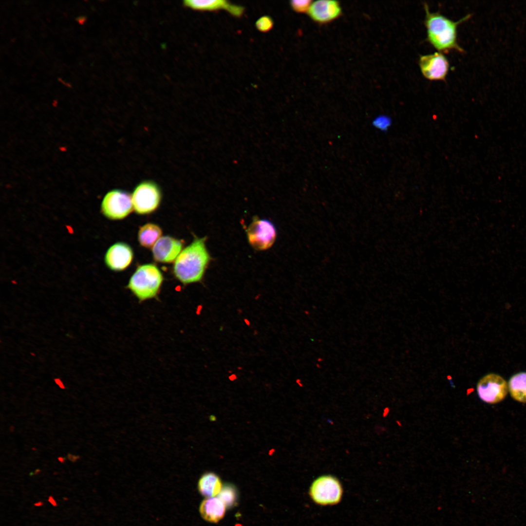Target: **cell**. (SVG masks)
I'll list each match as a JSON object with an SVG mask.
<instances>
[{
  "instance_id": "cell-1",
  "label": "cell",
  "mask_w": 526,
  "mask_h": 526,
  "mask_svg": "<svg viewBox=\"0 0 526 526\" xmlns=\"http://www.w3.org/2000/svg\"><path fill=\"white\" fill-rule=\"evenodd\" d=\"M423 5L428 42L440 53H448L454 50L463 53L464 50L457 41V28L461 23L470 19L471 15L454 21L439 12H431L426 3Z\"/></svg>"
},
{
  "instance_id": "cell-2",
  "label": "cell",
  "mask_w": 526,
  "mask_h": 526,
  "mask_svg": "<svg viewBox=\"0 0 526 526\" xmlns=\"http://www.w3.org/2000/svg\"><path fill=\"white\" fill-rule=\"evenodd\" d=\"M207 238H194L176 258L173 272L176 278L184 284L201 281L211 260L207 248Z\"/></svg>"
},
{
  "instance_id": "cell-3",
  "label": "cell",
  "mask_w": 526,
  "mask_h": 526,
  "mask_svg": "<svg viewBox=\"0 0 526 526\" xmlns=\"http://www.w3.org/2000/svg\"><path fill=\"white\" fill-rule=\"evenodd\" d=\"M163 277L159 269L152 264L139 266L131 277L127 288L140 303L156 298L160 291Z\"/></svg>"
},
{
  "instance_id": "cell-4",
  "label": "cell",
  "mask_w": 526,
  "mask_h": 526,
  "mask_svg": "<svg viewBox=\"0 0 526 526\" xmlns=\"http://www.w3.org/2000/svg\"><path fill=\"white\" fill-rule=\"evenodd\" d=\"M132 197L135 212L139 214H149L159 207L162 199V190L155 181L146 180L135 186Z\"/></svg>"
},
{
  "instance_id": "cell-5",
  "label": "cell",
  "mask_w": 526,
  "mask_h": 526,
  "mask_svg": "<svg viewBox=\"0 0 526 526\" xmlns=\"http://www.w3.org/2000/svg\"><path fill=\"white\" fill-rule=\"evenodd\" d=\"M309 494L314 502L322 505L339 503L342 495V488L338 479L331 475L319 477L312 483Z\"/></svg>"
},
{
  "instance_id": "cell-6",
  "label": "cell",
  "mask_w": 526,
  "mask_h": 526,
  "mask_svg": "<svg viewBox=\"0 0 526 526\" xmlns=\"http://www.w3.org/2000/svg\"><path fill=\"white\" fill-rule=\"evenodd\" d=\"M133 208L131 194L121 189H114L108 192L103 197L101 205L103 214L112 220L125 218Z\"/></svg>"
},
{
  "instance_id": "cell-7",
  "label": "cell",
  "mask_w": 526,
  "mask_h": 526,
  "mask_svg": "<svg viewBox=\"0 0 526 526\" xmlns=\"http://www.w3.org/2000/svg\"><path fill=\"white\" fill-rule=\"evenodd\" d=\"M248 242L255 250L262 251L270 248L277 237V230L269 220L254 217L247 229Z\"/></svg>"
},
{
  "instance_id": "cell-8",
  "label": "cell",
  "mask_w": 526,
  "mask_h": 526,
  "mask_svg": "<svg viewBox=\"0 0 526 526\" xmlns=\"http://www.w3.org/2000/svg\"><path fill=\"white\" fill-rule=\"evenodd\" d=\"M476 390L478 396L484 402L496 404L502 401L508 391V384L501 376L490 373L478 382Z\"/></svg>"
},
{
  "instance_id": "cell-9",
  "label": "cell",
  "mask_w": 526,
  "mask_h": 526,
  "mask_svg": "<svg viewBox=\"0 0 526 526\" xmlns=\"http://www.w3.org/2000/svg\"><path fill=\"white\" fill-rule=\"evenodd\" d=\"M418 65L423 76L431 81H445L450 68L448 59L440 52L420 56Z\"/></svg>"
},
{
  "instance_id": "cell-10",
  "label": "cell",
  "mask_w": 526,
  "mask_h": 526,
  "mask_svg": "<svg viewBox=\"0 0 526 526\" xmlns=\"http://www.w3.org/2000/svg\"><path fill=\"white\" fill-rule=\"evenodd\" d=\"M307 13L313 21L323 24L338 19L342 14V9L338 1L318 0L312 1Z\"/></svg>"
},
{
  "instance_id": "cell-11",
  "label": "cell",
  "mask_w": 526,
  "mask_h": 526,
  "mask_svg": "<svg viewBox=\"0 0 526 526\" xmlns=\"http://www.w3.org/2000/svg\"><path fill=\"white\" fill-rule=\"evenodd\" d=\"M132 258L133 252L131 247L123 243H117L107 251L105 263L110 269L121 271L130 264Z\"/></svg>"
},
{
  "instance_id": "cell-12",
  "label": "cell",
  "mask_w": 526,
  "mask_h": 526,
  "mask_svg": "<svg viewBox=\"0 0 526 526\" xmlns=\"http://www.w3.org/2000/svg\"><path fill=\"white\" fill-rule=\"evenodd\" d=\"M182 247L180 241L169 236L162 237L153 246V258L158 262L171 263L179 256Z\"/></svg>"
},
{
  "instance_id": "cell-13",
  "label": "cell",
  "mask_w": 526,
  "mask_h": 526,
  "mask_svg": "<svg viewBox=\"0 0 526 526\" xmlns=\"http://www.w3.org/2000/svg\"><path fill=\"white\" fill-rule=\"evenodd\" d=\"M183 5L199 11L225 10L236 17H241L244 11V7L231 3L225 0H186L183 1Z\"/></svg>"
},
{
  "instance_id": "cell-14",
  "label": "cell",
  "mask_w": 526,
  "mask_h": 526,
  "mask_svg": "<svg viewBox=\"0 0 526 526\" xmlns=\"http://www.w3.org/2000/svg\"><path fill=\"white\" fill-rule=\"evenodd\" d=\"M225 506L218 497L207 498L201 503L199 512L202 517L211 523H217L224 516Z\"/></svg>"
},
{
  "instance_id": "cell-15",
  "label": "cell",
  "mask_w": 526,
  "mask_h": 526,
  "mask_svg": "<svg viewBox=\"0 0 526 526\" xmlns=\"http://www.w3.org/2000/svg\"><path fill=\"white\" fill-rule=\"evenodd\" d=\"M223 487L219 476L213 472L204 474L199 479L198 488L199 492L207 498L214 497L218 495Z\"/></svg>"
},
{
  "instance_id": "cell-16",
  "label": "cell",
  "mask_w": 526,
  "mask_h": 526,
  "mask_svg": "<svg viewBox=\"0 0 526 526\" xmlns=\"http://www.w3.org/2000/svg\"><path fill=\"white\" fill-rule=\"evenodd\" d=\"M508 388L511 396L516 401L526 403V372L518 373L509 378Z\"/></svg>"
},
{
  "instance_id": "cell-17",
  "label": "cell",
  "mask_w": 526,
  "mask_h": 526,
  "mask_svg": "<svg viewBox=\"0 0 526 526\" xmlns=\"http://www.w3.org/2000/svg\"><path fill=\"white\" fill-rule=\"evenodd\" d=\"M162 234V230L158 225L148 223L140 228L138 233V239L142 246L150 248L153 246L160 238Z\"/></svg>"
},
{
  "instance_id": "cell-18",
  "label": "cell",
  "mask_w": 526,
  "mask_h": 526,
  "mask_svg": "<svg viewBox=\"0 0 526 526\" xmlns=\"http://www.w3.org/2000/svg\"><path fill=\"white\" fill-rule=\"evenodd\" d=\"M218 497L224 503L226 507L231 508L237 502V491L233 485L225 484L223 486Z\"/></svg>"
},
{
  "instance_id": "cell-19",
  "label": "cell",
  "mask_w": 526,
  "mask_h": 526,
  "mask_svg": "<svg viewBox=\"0 0 526 526\" xmlns=\"http://www.w3.org/2000/svg\"><path fill=\"white\" fill-rule=\"evenodd\" d=\"M372 124L376 129L382 132H386L392 126V119L387 115L380 114L374 118Z\"/></svg>"
},
{
  "instance_id": "cell-20",
  "label": "cell",
  "mask_w": 526,
  "mask_h": 526,
  "mask_svg": "<svg viewBox=\"0 0 526 526\" xmlns=\"http://www.w3.org/2000/svg\"><path fill=\"white\" fill-rule=\"evenodd\" d=\"M312 1L310 0H293L290 1V5L293 10L297 13H307Z\"/></svg>"
},
{
  "instance_id": "cell-21",
  "label": "cell",
  "mask_w": 526,
  "mask_h": 526,
  "mask_svg": "<svg viewBox=\"0 0 526 526\" xmlns=\"http://www.w3.org/2000/svg\"><path fill=\"white\" fill-rule=\"evenodd\" d=\"M273 24V20L271 17L263 16L257 19L255 25L259 31L262 32H267L272 28Z\"/></svg>"
},
{
  "instance_id": "cell-22",
  "label": "cell",
  "mask_w": 526,
  "mask_h": 526,
  "mask_svg": "<svg viewBox=\"0 0 526 526\" xmlns=\"http://www.w3.org/2000/svg\"><path fill=\"white\" fill-rule=\"evenodd\" d=\"M86 20V17L84 16L77 17L76 18V20L79 24H83L85 22Z\"/></svg>"
},
{
  "instance_id": "cell-23",
  "label": "cell",
  "mask_w": 526,
  "mask_h": 526,
  "mask_svg": "<svg viewBox=\"0 0 526 526\" xmlns=\"http://www.w3.org/2000/svg\"><path fill=\"white\" fill-rule=\"evenodd\" d=\"M56 382L61 388H64V385L59 379H55Z\"/></svg>"
}]
</instances>
